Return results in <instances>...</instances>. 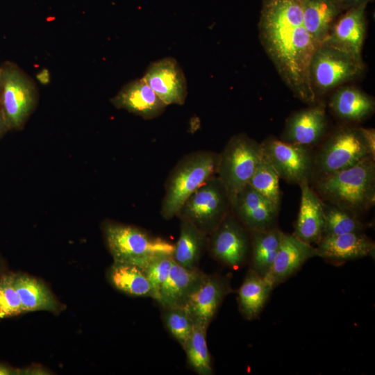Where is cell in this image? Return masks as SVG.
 <instances>
[{
  "label": "cell",
  "instance_id": "1",
  "mask_svg": "<svg viewBox=\"0 0 375 375\" xmlns=\"http://www.w3.org/2000/svg\"><path fill=\"white\" fill-rule=\"evenodd\" d=\"M258 31L266 54L286 86L303 103L315 104L309 67L319 45L305 26L302 0H262Z\"/></svg>",
  "mask_w": 375,
  "mask_h": 375
},
{
  "label": "cell",
  "instance_id": "2",
  "mask_svg": "<svg viewBox=\"0 0 375 375\" xmlns=\"http://www.w3.org/2000/svg\"><path fill=\"white\" fill-rule=\"evenodd\" d=\"M310 185L324 202L359 215L374 205L375 159L367 156L356 165Z\"/></svg>",
  "mask_w": 375,
  "mask_h": 375
},
{
  "label": "cell",
  "instance_id": "3",
  "mask_svg": "<svg viewBox=\"0 0 375 375\" xmlns=\"http://www.w3.org/2000/svg\"><path fill=\"white\" fill-rule=\"evenodd\" d=\"M219 154L197 151L186 155L167 180L160 214L165 219L178 216L188 199L208 179L217 175Z\"/></svg>",
  "mask_w": 375,
  "mask_h": 375
},
{
  "label": "cell",
  "instance_id": "4",
  "mask_svg": "<svg viewBox=\"0 0 375 375\" xmlns=\"http://www.w3.org/2000/svg\"><path fill=\"white\" fill-rule=\"evenodd\" d=\"M319 144L318 149L314 151L310 184L371 156L358 126H339Z\"/></svg>",
  "mask_w": 375,
  "mask_h": 375
},
{
  "label": "cell",
  "instance_id": "5",
  "mask_svg": "<svg viewBox=\"0 0 375 375\" xmlns=\"http://www.w3.org/2000/svg\"><path fill=\"white\" fill-rule=\"evenodd\" d=\"M102 229L114 261L132 263L142 267L153 257L173 254L174 244L138 227L106 221Z\"/></svg>",
  "mask_w": 375,
  "mask_h": 375
},
{
  "label": "cell",
  "instance_id": "6",
  "mask_svg": "<svg viewBox=\"0 0 375 375\" xmlns=\"http://www.w3.org/2000/svg\"><path fill=\"white\" fill-rule=\"evenodd\" d=\"M38 101V88L28 74L13 62L1 65L0 106L9 130L22 128Z\"/></svg>",
  "mask_w": 375,
  "mask_h": 375
},
{
  "label": "cell",
  "instance_id": "7",
  "mask_svg": "<svg viewBox=\"0 0 375 375\" xmlns=\"http://www.w3.org/2000/svg\"><path fill=\"white\" fill-rule=\"evenodd\" d=\"M261 155L260 143L245 133L231 137L219 154L216 176L225 186L230 201L249 183Z\"/></svg>",
  "mask_w": 375,
  "mask_h": 375
},
{
  "label": "cell",
  "instance_id": "8",
  "mask_svg": "<svg viewBox=\"0 0 375 375\" xmlns=\"http://www.w3.org/2000/svg\"><path fill=\"white\" fill-rule=\"evenodd\" d=\"M364 70L363 60L321 44L310 60V85L317 100L318 97L357 78Z\"/></svg>",
  "mask_w": 375,
  "mask_h": 375
},
{
  "label": "cell",
  "instance_id": "9",
  "mask_svg": "<svg viewBox=\"0 0 375 375\" xmlns=\"http://www.w3.org/2000/svg\"><path fill=\"white\" fill-rule=\"evenodd\" d=\"M231 210L226 189L214 176L200 186L185 202L178 216L210 234Z\"/></svg>",
  "mask_w": 375,
  "mask_h": 375
},
{
  "label": "cell",
  "instance_id": "10",
  "mask_svg": "<svg viewBox=\"0 0 375 375\" xmlns=\"http://www.w3.org/2000/svg\"><path fill=\"white\" fill-rule=\"evenodd\" d=\"M262 151L280 178L288 183H310L314 158L312 148L268 137L260 142Z\"/></svg>",
  "mask_w": 375,
  "mask_h": 375
},
{
  "label": "cell",
  "instance_id": "11",
  "mask_svg": "<svg viewBox=\"0 0 375 375\" xmlns=\"http://www.w3.org/2000/svg\"><path fill=\"white\" fill-rule=\"evenodd\" d=\"M210 235L209 251L217 260L233 269L244 263L251 249L250 233L231 210Z\"/></svg>",
  "mask_w": 375,
  "mask_h": 375
},
{
  "label": "cell",
  "instance_id": "12",
  "mask_svg": "<svg viewBox=\"0 0 375 375\" xmlns=\"http://www.w3.org/2000/svg\"><path fill=\"white\" fill-rule=\"evenodd\" d=\"M367 3L350 8L335 20L322 44L347 53L362 60V52L367 33Z\"/></svg>",
  "mask_w": 375,
  "mask_h": 375
},
{
  "label": "cell",
  "instance_id": "13",
  "mask_svg": "<svg viewBox=\"0 0 375 375\" xmlns=\"http://www.w3.org/2000/svg\"><path fill=\"white\" fill-rule=\"evenodd\" d=\"M328 119L322 101L297 110L287 119L281 140L313 148L326 137Z\"/></svg>",
  "mask_w": 375,
  "mask_h": 375
},
{
  "label": "cell",
  "instance_id": "14",
  "mask_svg": "<svg viewBox=\"0 0 375 375\" xmlns=\"http://www.w3.org/2000/svg\"><path fill=\"white\" fill-rule=\"evenodd\" d=\"M142 78L167 106L185 103L186 79L175 58L166 57L151 62Z\"/></svg>",
  "mask_w": 375,
  "mask_h": 375
},
{
  "label": "cell",
  "instance_id": "15",
  "mask_svg": "<svg viewBox=\"0 0 375 375\" xmlns=\"http://www.w3.org/2000/svg\"><path fill=\"white\" fill-rule=\"evenodd\" d=\"M231 208L249 232L276 226L279 207L249 184L246 185L233 198Z\"/></svg>",
  "mask_w": 375,
  "mask_h": 375
},
{
  "label": "cell",
  "instance_id": "16",
  "mask_svg": "<svg viewBox=\"0 0 375 375\" xmlns=\"http://www.w3.org/2000/svg\"><path fill=\"white\" fill-rule=\"evenodd\" d=\"M232 291L227 277L206 274L183 307L194 323L208 328L223 299Z\"/></svg>",
  "mask_w": 375,
  "mask_h": 375
},
{
  "label": "cell",
  "instance_id": "17",
  "mask_svg": "<svg viewBox=\"0 0 375 375\" xmlns=\"http://www.w3.org/2000/svg\"><path fill=\"white\" fill-rule=\"evenodd\" d=\"M318 256L316 247L293 234L283 233L273 265L266 278L274 288L293 275L310 258Z\"/></svg>",
  "mask_w": 375,
  "mask_h": 375
},
{
  "label": "cell",
  "instance_id": "18",
  "mask_svg": "<svg viewBox=\"0 0 375 375\" xmlns=\"http://www.w3.org/2000/svg\"><path fill=\"white\" fill-rule=\"evenodd\" d=\"M110 102L115 108L124 109L145 119L158 117L167 107L142 78L124 85Z\"/></svg>",
  "mask_w": 375,
  "mask_h": 375
},
{
  "label": "cell",
  "instance_id": "19",
  "mask_svg": "<svg viewBox=\"0 0 375 375\" xmlns=\"http://www.w3.org/2000/svg\"><path fill=\"white\" fill-rule=\"evenodd\" d=\"M299 186L300 207L293 235L310 244H317L324 232V203L308 181Z\"/></svg>",
  "mask_w": 375,
  "mask_h": 375
},
{
  "label": "cell",
  "instance_id": "20",
  "mask_svg": "<svg viewBox=\"0 0 375 375\" xmlns=\"http://www.w3.org/2000/svg\"><path fill=\"white\" fill-rule=\"evenodd\" d=\"M318 256L334 262H345L374 256L375 244L362 232L326 235L317 243Z\"/></svg>",
  "mask_w": 375,
  "mask_h": 375
},
{
  "label": "cell",
  "instance_id": "21",
  "mask_svg": "<svg viewBox=\"0 0 375 375\" xmlns=\"http://www.w3.org/2000/svg\"><path fill=\"white\" fill-rule=\"evenodd\" d=\"M198 268L188 269L174 260L157 301L164 307H183L205 276Z\"/></svg>",
  "mask_w": 375,
  "mask_h": 375
},
{
  "label": "cell",
  "instance_id": "22",
  "mask_svg": "<svg viewBox=\"0 0 375 375\" xmlns=\"http://www.w3.org/2000/svg\"><path fill=\"white\" fill-rule=\"evenodd\" d=\"M331 111L339 119L349 123L363 121L375 110L374 98L361 90L349 85L340 86L328 101Z\"/></svg>",
  "mask_w": 375,
  "mask_h": 375
},
{
  "label": "cell",
  "instance_id": "23",
  "mask_svg": "<svg viewBox=\"0 0 375 375\" xmlns=\"http://www.w3.org/2000/svg\"><path fill=\"white\" fill-rule=\"evenodd\" d=\"M14 285L24 312L48 311L59 312L62 305L40 280L24 274H14Z\"/></svg>",
  "mask_w": 375,
  "mask_h": 375
},
{
  "label": "cell",
  "instance_id": "24",
  "mask_svg": "<svg viewBox=\"0 0 375 375\" xmlns=\"http://www.w3.org/2000/svg\"><path fill=\"white\" fill-rule=\"evenodd\" d=\"M305 26L320 46L338 17L346 9L335 0H302Z\"/></svg>",
  "mask_w": 375,
  "mask_h": 375
},
{
  "label": "cell",
  "instance_id": "25",
  "mask_svg": "<svg viewBox=\"0 0 375 375\" xmlns=\"http://www.w3.org/2000/svg\"><path fill=\"white\" fill-rule=\"evenodd\" d=\"M249 233L251 251L250 269L266 277L273 265L284 233L276 226L250 231Z\"/></svg>",
  "mask_w": 375,
  "mask_h": 375
},
{
  "label": "cell",
  "instance_id": "26",
  "mask_svg": "<svg viewBox=\"0 0 375 375\" xmlns=\"http://www.w3.org/2000/svg\"><path fill=\"white\" fill-rule=\"evenodd\" d=\"M269 280L250 269L238 290L239 310L247 319H256L262 311L272 290Z\"/></svg>",
  "mask_w": 375,
  "mask_h": 375
},
{
  "label": "cell",
  "instance_id": "27",
  "mask_svg": "<svg viewBox=\"0 0 375 375\" xmlns=\"http://www.w3.org/2000/svg\"><path fill=\"white\" fill-rule=\"evenodd\" d=\"M107 278L116 290L130 296L151 297L152 291L144 270L135 264L114 261Z\"/></svg>",
  "mask_w": 375,
  "mask_h": 375
},
{
  "label": "cell",
  "instance_id": "28",
  "mask_svg": "<svg viewBox=\"0 0 375 375\" xmlns=\"http://www.w3.org/2000/svg\"><path fill=\"white\" fill-rule=\"evenodd\" d=\"M206 244V234L189 220L181 219L178 239L172 257L178 265L197 269Z\"/></svg>",
  "mask_w": 375,
  "mask_h": 375
},
{
  "label": "cell",
  "instance_id": "29",
  "mask_svg": "<svg viewBox=\"0 0 375 375\" xmlns=\"http://www.w3.org/2000/svg\"><path fill=\"white\" fill-rule=\"evenodd\" d=\"M323 203L325 217L323 237L362 232L367 227L353 212L328 202Z\"/></svg>",
  "mask_w": 375,
  "mask_h": 375
},
{
  "label": "cell",
  "instance_id": "30",
  "mask_svg": "<svg viewBox=\"0 0 375 375\" xmlns=\"http://www.w3.org/2000/svg\"><path fill=\"white\" fill-rule=\"evenodd\" d=\"M206 330L205 326L194 323L192 332L183 348L190 366L199 375L212 374L210 355L206 342Z\"/></svg>",
  "mask_w": 375,
  "mask_h": 375
},
{
  "label": "cell",
  "instance_id": "31",
  "mask_svg": "<svg viewBox=\"0 0 375 375\" xmlns=\"http://www.w3.org/2000/svg\"><path fill=\"white\" fill-rule=\"evenodd\" d=\"M279 179L278 174L262 151L261 157L248 184L279 207Z\"/></svg>",
  "mask_w": 375,
  "mask_h": 375
},
{
  "label": "cell",
  "instance_id": "32",
  "mask_svg": "<svg viewBox=\"0 0 375 375\" xmlns=\"http://www.w3.org/2000/svg\"><path fill=\"white\" fill-rule=\"evenodd\" d=\"M162 318L166 328L183 349L194 326L191 316L183 307H164Z\"/></svg>",
  "mask_w": 375,
  "mask_h": 375
},
{
  "label": "cell",
  "instance_id": "33",
  "mask_svg": "<svg viewBox=\"0 0 375 375\" xmlns=\"http://www.w3.org/2000/svg\"><path fill=\"white\" fill-rule=\"evenodd\" d=\"M173 262L172 256L159 255L151 258L142 267L151 287V297L156 301L158 299L160 290L169 275Z\"/></svg>",
  "mask_w": 375,
  "mask_h": 375
},
{
  "label": "cell",
  "instance_id": "34",
  "mask_svg": "<svg viewBox=\"0 0 375 375\" xmlns=\"http://www.w3.org/2000/svg\"><path fill=\"white\" fill-rule=\"evenodd\" d=\"M22 303L14 285V274H6L0 278V319L23 313Z\"/></svg>",
  "mask_w": 375,
  "mask_h": 375
},
{
  "label": "cell",
  "instance_id": "35",
  "mask_svg": "<svg viewBox=\"0 0 375 375\" xmlns=\"http://www.w3.org/2000/svg\"><path fill=\"white\" fill-rule=\"evenodd\" d=\"M360 129L370 156L375 159V130L363 127H360Z\"/></svg>",
  "mask_w": 375,
  "mask_h": 375
},
{
  "label": "cell",
  "instance_id": "36",
  "mask_svg": "<svg viewBox=\"0 0 375 375\" xmlns=\"http://www.w3.org/2000/svg\"><path fill=\"white\" fill-rule=\"evenodd\" d=\"M341 4L346 10L362 3H369L373 0H335Z\"/></svg>",
  "mask_w": 375,
  "mask_h": 375
},
{
  "label": "cell",
  "instance_id": "37",
  "mask_svg": "<svg viewBox=\"0 0 375 375\" xmlns=\"http://www.w3.org/2000/svg\"><path fill=\"white\" fill-rule=\"evenodd\" d=\"M47 370L42 367H31L26 369L19 370V374H47Z\"/></svg>",
  "mask_w": 375,
  "mask_h": 375
},
{
  "label": "cell",
  "instance_id": "38",
  "mask_svg": "<svg viewBox=\"0 0 375 375\" xmlns=\"http://www.w3.org/2000/svg\"><path fill=\"white\" fill-rule=\"evenodd\" d=\"M19 374V370L15 369L7 365L0 363V375Z\"/></svg>",
  "mask_w": 375,
  "mask_h": 375
},
{
  "label": "cell",
  "instance_id": "39",
  "mask_svg": "<svg viewBox=\"0 0 375 375\" xmlns=\"http://www.w3.org/2000/svg\"><path fill=\"white\" fill-rule=\"evenodd\" d=\"M8 130H9V128L7 126L4 115L0 106V137Z\"/></svg>",
  "mask_w": 375,
  "mask_h": 375
},
{
  "label": "cell",
  "instance_id": "40",
  "mask_svg": "<svg viewBox=\"0 0 375 375\" xmlns=\"http://www.w3.org/2000/svg\"><path fill=\"white\" fill-rule=\"evenodd\" d=\"M1 267H2V261L0 258V270L1 269Z\"/></svg>",
  "mask_w": 375,
  "mask_h": 375
},
{
  "label": "cell",
  "instance_id": "41",
  "mask_svg": "<svg viewBox=\"0 0 375 375\" xmlns=\"http://www.w3.org/2000/svg\"><path fill=\"white\" fill-rule=\"evenodd\" d=\"M0 67H1V65H0Z\"/></svg>",
  "mask_w": 375,
  "mask_h": 375
}]
</instances>
